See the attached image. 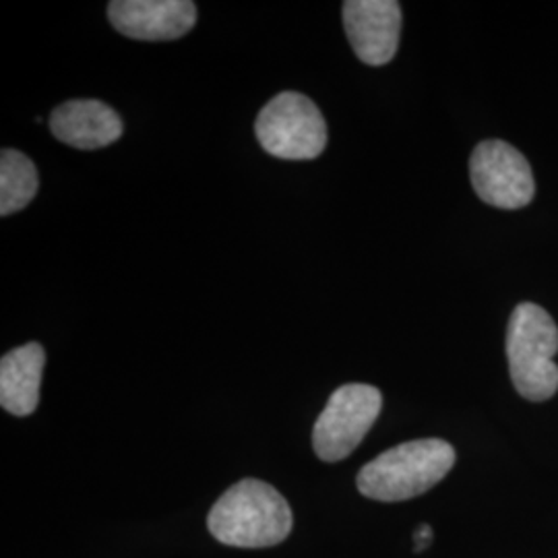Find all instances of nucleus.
<instances>
[{"label": "nucleus", "instance_id": "nucleus-1", "mask_svg": "<svg viewBox=\"0 0 558 558\" xmlns=\"http://www.w3.org/2000/svg\"><path fill=\"white\" fill-rule=\"evenodd\" d=\"M292 509L278 490L263 480H240L214 505L207 527L211 536L236 548H269L290 536Z\"/></svg>", "mask_w": 558, "mask_h": 558}, {"label": "nucleus", "instance_id": "nucleus-2", "mask_svg": "<svg viewBox=\"0 0 558 558\" xmlns=\"http://www.w3.org/2000/svg\"><path fill=\"white\" fill-rule=\"evenodd\" d=\"M456 449L442 439L401 442L360 470L359 490L380 502L410 500L428 493L456 465Z\"/></svg>", "mask_w": 558, "mask_h": 558}, {"label": "nucleus", "instance_id": "nucleus-3", "mask_svg": "<svg viewBox=\"0 0 558 558\" xmlns=\"http://www.w3.org/2000/svg\"><path fill=\"white\" fill-rule=\"evenodd\" d=\"M558 327L532 302H521L507 329V360L511 380L521 398L546 401L558 391Z\"/></svg>", "mask_w": 558, "mask_h": 558}, {"label": "nucleus", "instance_id": "nucleus-4", "mask_svg": "<svg viewBox=\"0 0 558 558\" xmlns=\"http://www.w3.org/2000/svg\"><path fill=\"white\" fill-rule=\"evenodd\" d=\"M260 147L279 160H315L327 147V124L317 104L299 92L267 101L255 122Z\"/></svg>", "mask_w": 558, "mask_h": 558}, {"label": "nucleus", "instance_id": "nucleus-5", "mask_svg": "<svg viewBox=\"0 0 558 558\" xmlns=\"http://www.w3.org/2000/svg\"><path fill=\"white\" fill-rule=\"evenodd\" d=\"M383 396L373 385L352 383L331 393L313 428V447L323 461H341L356 451L377 422Z\"/></svg>", "mask_w": 558, "mask_h": 558}, {"label": "nucleus", "instance_id": "nucleus-6", "mask_svg": "<svg viewBox=\"0 0 558 558\" xmlns=\"http://www.w3.org/2000/svg\"><path fill=\"white\" fill-rule=\"evenodd\" d=\"M470 180L480 199L499 209H521L536 193L527 160L505 141H482L470 158Z\"/></svg>", "mask_w": 558, "mask_h": 558}, {"label": "nucleus", "instance_id": "nucleus-7", "mask_svg": "<svg viewBox=\"0 0 558 558\" xmlns=\"http://www.w3.org/2000/svg\"><path fill=\"white\" fill-rule=\"evenodd\" d=\"M108 20L131 40H179L195 27L197 7L191 0H112Z\"/></svg>", "mask_w": 558, "mask_h": 558}, {"label": "nucleus", "instance_id": "nucleus-8", "mask_svg": "<svg viewBox=\"0 0 558 558\" xmlns=\"http://www.w3.org/2000/svg\"><path fill=\"white\" fill-rule=\"evenodd\" d=\"M343 27L364 64H387L398 52L401 7L396 0H348L343 2Z\"/></svg>", "mask_w": 558, "mask_h": 558}, {"label": "nucleus", "instance_id": "nucleus-9", "mask_svg": "<svg viewBox=\"0 0 558 558\" xmlns=\"http://www.w3.org/2000/svg\"><path fill=\"white\" fill-rule=\"evenodd\" d=\"M52 135L75 149H100L120 140L124 124L108 104L100 100H71L50 114Z\"/></svg>", "mask_w": 558, "mask_h": 558}, {"label": "nucleus", "instance_id": "nucleus-10", "mask_svg": "<svg viewBox=\"0 0 558 558\" xmlns=\"http://www.w3.org/2000/svg\"><path fill=\"white\" fill-rule=\"evenodd\" d=\"M46 352L32 341L0 360V405L13 416H29L40 403Z\"/></svg>", "mask_w": 558, "mask_h": 558}, {"label": "nucleus", "instance_id": "nucleus-11", "mask_svg": "<svg viewBox=\"0 0 558 558\" xmlns=\"http://www.w3.org/2000/svg\"><path fill=\"white\" fill-rule=\"evenodd\" d=\"M36 163L17 149H2L0 154V216L7 218L25 209L38 195Z\"/></svg>", "mask_w": 558, "mask_h": 558}, {"label": "nucleus", "instance_id": "nucleus-12", "mask_svg": "<svg viewBox=\"0 0 558 558\" xmlns=\"http://www.w3.org/2000/svg\"><path fill=\"white\" fill-rule=\"evenodd\" d=\"M414 539H416V553H422L424 548H428L430 546V542H433V530H430V525L428 523H422L418 530H416V534H414Z\"/></svg>", "mask_w": 558, "mask_h": 558}]
</instances>
